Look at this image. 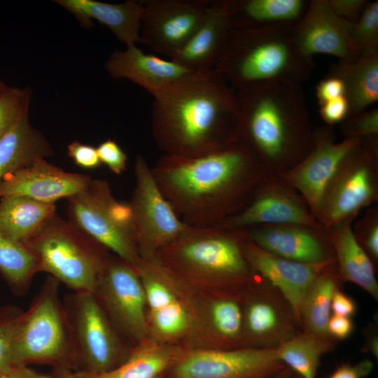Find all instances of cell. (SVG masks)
<instances>
[{"instance_id": "obj_26", "label": "cell", "mask_w": 378, "mask_h": 378, "mask_svg": "<svg viewBox=\"0 0 378 378\" xmlns=\"http://www.w3.org/2000/svg\"><path fill=\"white\" fill-rule=\"evenodd\" d=\"M232 29H256L295 24L303 16L309 1L221 0Z\"/></svg>"}, {"instance_id": "obj_8", "label": "cell", "mask_w": 378, "mask_h": 378, "mask_svg": "<svg viewBox=\"0 0 378 378\" xmlns=\"http://www.w3.org/2000/svg\"><path fill=\"white\" fill-rule=\"evenodd\" d=\"M378 201V136L361 139L343 159L321 197L315 218L330 228L354 221Z\"/></svg>"}, {"instance_id": "obj_19", "label": "cell", "mask_w": 378, "mask_h": 378, "mask_svg": "<svg viewBox=\"0 0 378 378\" xmlns=\"http://www.w3.org/2000/svg\"><path fill=\"white\" fill-rule=\"evenodd\" d=\"M136 267L144 286L153 333L164 340L183 335L189 328L191 317L174 290L176 279L155 258H141Z\"/></svg>"}, {"instance_id": "obj_39", "label": "cell", "mask_w": 378, "mask_h": 378, "mask_svg": "<svg viewBox=\"0 0 378 378\" xmlns=\"http://www.w3.org/2000/svg\"><path fill=\"white\" fill-rule=\"evenodd\" d=\"M352 231L358 244L373 263L378 262V206L368 209L353 226Z\"/></svg>"}, {"instance_id": "obj_36", "label": "cell", "mask_w": 378, "mask_h": 378, "mask_svg": "<svg viewBox=\"0 0 378 378\" xmlns=\"http://www.w3.org/2000/svg\"><path fill=\"white\" fill-rule=\"evenodd\" d=\"M30 102L28 88L7 86L0 92V139L29 113Z\"/></svg>"}, {"instance_id": "obj_28", "label": "cell", "mask_w": 378, "mask_h": 378, "mask_svg": "<svg viewBox=\"0 0 378 378\" xmlns=\"http://www.w3.org/2000/svg\"><path fill=\"white\" fill-rule=\"evenodd\" d=\"M327 76L342 81L349 117L367 110L378 100V52L351 60H337L330 65Z\"/></svg>"}, {"instance_id": "obj_40", "label": "cell", "mask_w": 378, "mask_h": 378, "mask_svg": "<svg viewBox=\"0 0 378 378\" xmlns=\"http://www.w3.org/2000/svg\"><path fill=\"white\" fill-rule=\"evenodd\" d=\"M344 139H363L378 136V108L367 109L340 123Z\"/></svg>"}, {"instance_id": "obj_24", "label": "cell", "mask_w": 378, "mask_h": 378, "mask_svg": "<svg viewBox=\"0 0 378 378\" xmlns=\"http://www.w3.org/2000/svg\"><path fill=\"white\" fill-rule=\"evenodd\" d=\"M232 29L221 0H211L201 25L170 59L192 72L214 69L225 50Z\"/></svg>"}, {"instance_id": "obj_35", "label": "cell", "mask_w": 378, "mask_h": 378, "mask_svg": "<svg viewBox=\"0 0 378 378\" xmlns=\"http://www.w3.org/2000/svg\"><path fill=\"white\" fill-rule=\"evenodd\" d=\"M208 321L215 337L226 345L243 342V309L232 297H220L208 307Z\"/></svg>"}, {"instance_id": "obj_31", "label": "cell", "mask_w": 378, "mask_h": 378, "mask_svg": "<svg viewBox=\"0 0 378 378\" xmlns=\"http://www.w3.org/2000/svg\"><path fill=\"white\" fill-rule=\"evenodd\" d=\"M340 280L334 261L327 265L312 283L302 299L300 310L302 331L330 337L327 326L331 316L332 298Z\"/></svg>"}, {"instance_id": "obj_22", "label": "cell", "mask_w": 378, "mask_h": 378, "mask_svg": "<svg viewBox=\"0 0 378 378\" xmlns=\"http://www.w3.org/2000/svg\"><path fill=\"white\" fill-rule=\"evenodd\" d=\"M90 179L88 175L67 172L46 159H39L6 176L0 185V198L24 196L55 204L81 191Z\"/></svg>"}, {"instance_id": "obj_2", "label": "cell", "mask_w": 378, "mask_h": 378, "mask_svg": "<svg viewBox=\"0 0 378 378\" xmlns=\"http://www.w3.org/2000/svg\"><path fill=\"white\" fill-rule=\"evenodd\" d=\"M153 97L151 133L163 154L197 157L240 140L236 89L215 69L190 72Z\"/></svg>"}, {"instance_id": "obj_23", "label": "cell", "mask_w": 378, "mask_h": 378, "mask_svg": "<svg viewBox=\"0 0 378 378\" xmlns=\"http://www.w3.org/2000/svg\"><path fill=\"white\" fill-rule=\"evenodd\" d=\"M104 68L111 78L127 79L147 90L152 96L192 72L170 59H164L145 53L136 45L111 53Z\"/></svg>"}, {"instance_id": "obj_52", "label": "cell", "mask_w": 378, "mask_h": 378, "mask_svg": "<svg viewBox=\"0 0 378 378\" xmlns=\"http://www.w3.org/2000/svg\"><path fill=\"white\" fill-rule=\"evenodd\" d=\"M33 378H57L54 374H49L36 372L34 374Z\"/></svg>"}, {"instance_id": "obj_42", "label": "cell", "mask_w": 378, "mask_h": 378, "mask_svg": "<svg viewBox=\"0 0 378 378\" xmlns=\"http://www.w3.org/2000/svg\"><path fill=\"white\" fill-rule=\"evenodd\" d=\"M67 153L74 162L83 169H94L102 164L97 148L78 141H74L67 146Z\"/></svg>"}, {"instance_id": "obj_11", "label": "cell", "mask_w": 378, "mask_h": 378, "mask_svg": "<svg viewBox=\"0 0 378 378\" xmlns=\"http://www.w3.org/2000/svg\"><path fill=\"white\" fill-rule=\"evenodd\" d=\"M135 186L128 204L139 256L155 258L157 253L187 233L193 226L178 216L158 188L146 158L134 163Z\"/></svg>"}, {"instance_id": "obj_25", "label": "cell", "mask_w": 378, "mask_h": 378, "mask_svg": "<svg viewBox=\"0 0 378 378\" xmlns=\"http://www.w3.org/2000/svg\"><path fill=\"white\" fill-rule=\"evenodd\" d=\"M54 2L89 28L93 20L106 26L117 39L127 46L139 42L143 1L127 0L120 4H109L96 0H55Z\"/></svg>"}, {"instance_id": "obj_5", "label": "cell", "mask_w": 378, "mask_h": 378, "mask_svg": "<svg viewBox=\"0 0 378 378\" xmlns=\"http://www.w3.org/2000/svg\"><path fill=\"white\" fill-rule=\"evenodd\" d=\"M244 229L192 227L160 249L155 258L173 276L232 286L254 275L242 250Z\"/></svg>"}, {"instance_id": "obj_32", "label": "cell", "mask_w": 378, "mask_h": 378, "mask_svg": "<svg viewBox=\"0 0 378 378\" xmlns=\"http://www.w3.org/2000/svg\"><path fill=\"white\" fill-rule=\"evenodd\" d=\"M178 356L174 347L142 342L121 365L111 371L103 374L76 372L83 378H159Z\"/></svg>"}, {"instance_id": "obj_27", "label": "cell", "mask_w": 378, "mask_h": 378, "mask_svg": "<svg viewBox=\"0 0 378 378\" xmlns=\"http://www.w3.org/2000/svg\"><path fill=\"white\" fill-rule=\"evenodd\" d=\"M352 224L347 220L329 228L337 274L341 280L355 284L377 300L375 265L356 240Z\"/></svg>"}, {"instance_id": "obj_6", "label": "cell", "mask_w": 378, "mask_h": 378, "mask_svg": "<svg viewBox=\"0 0 378 378\" xmlns=\"http://www.w3.org/2000/svg\"><path fill=\"white\" fill-rule=\"evenodd\" d=\"M59 286V282L48 275L23 311L13 344L16 365L36 363L76 369L71 328Z\"/></svg>"}, {"instance_id": "obj_51", "label": "cell", "mask_w": 378, "mask_h": 378, "mask_svg": "<svg viewBox=\"0 0 378 378\" xmlns=\"http://www.w3.org/2000/svg\"><path fill=\"white\" fill-rule=\"evenodd\" d=\"M293 371L286 367L270 378H292Z\"/></svg>"}, {"instance_id": "obj_12", "label": "cell", "mask_w": 378, "mask_h": 378, "mask_svg": "<svg viewBox=\"0 0 378 378\" xmlns=\"http://www.w3.org/2000/svg\"><path fill=\"white\" fill-rule=\"evenodd\" d=\"M119 333L141 343L148 330L144 286L135 265L108 256L93 292Z\"/></svg>"}, {"instance_id": "obj_1", "label": "cell", "mask_w": 378, "mask_h": 378, "mask_svg": "<svg viewBox=\"0 0 378 378\" xmlns=\"http://www.w3.org/2000/svg\"><path fill=\"white\" fill-rule=\"evenodd\" d=\"M151 172L178 216L193 227L217 225L235 215L272 174L241 139L197 157L162 154Z\"/></svg>"}, {"instance_id": "obj_37", "label": "cell", "mask_w": 378, "mask_h": 378, "mask_svg": "<svg viewBox=\"0 0 378 378\" xmlns=\"http://www.w3.org/2000/svg\"><path fill=\"white\" fill-rule=\"evenodd\" d=\"M23 310L13 304L0 307V376L17 366L13 356L15 332Z\"/></svg>"}, {"instance_id": "obj_33", "label": "cell", "mask_w": 378, "mask_h": 378, "mask_svg": "<svg viewBox=\"0 0 378 378\" xmlns=\"http://www.w3.org/2000/svg\"><path fill=\"white\" fill-rule=\"evenodd\" d=\"M334 346L332 338L302 331L276 347L278 359L301 378H316L321 358Z\"/></svg>"}, {"instance_id": "obj_38", "label": "cell", "mask_w": 378, "mask_h": 378, "mask_svg": "<svg viewBox=\"0 0 378 378\" xmlns=\"http://www.w3.org/2000/svg\"><path fill=\"white\" fill-rule=\"evenodd\" d=\"M353 42L358 56L378 52V1H369L354 24Z\"/></svg>"}, {"instance_id": "obj_21", "label": "cell", "mask_w": 378, "mask_h": 378, "mask_svg": "<svg viewBox=\"0 0 378 378\" xmlns=\"http://www.w3.org/2000/svg\"><path fill=\"white\" fill-rule=\"evenodd\" d=\"M242 250L253 272L281 293L300 325V310L307 289L320 272L335 260L317 264L293 261L260 248L247 237L242 242Z\"/></svg>"}, {"instance_id": "obj_9", "label": "cell", "mask_w": 378, "mask_h": 378, "mask_svg": "<svg viewBox=\"0 0 378 378\" xmlns=\"http://www.w3.org/2000/svg\"><path fill=\"white\" fill-rule=\"evenodd\" d=\"M69 220L115 255L134 265L139 254L130 208L118 201L108 182L92 179L67 198Z\"/></svg>"}, {"instance_id": "obj_55", "label": "cell", "mask_w": 378, "mask_h": 378, "mask_svg": "<svg viewBox=\"0 0 378 378\" xmlns=\"http://www.w3.org/2000/svg\"><path fill=\"white\" fill-rule=\"evenodd\" d=\"M159 378H161V377H159Z\"/></svg>"}, {"instance_id": "obj_48", "label": "cell", "mask_w": 378, "mask_h": 378, "mask_svg": "<svg viewBox=\"0 0 378 378\" xmlns=\"http://www.w3.org/2000/svg\"><path fill=\"white\" fill-rule=\"evenodd\" d=\"M357 305L349 295L338 287L334 292L331 301L332 314L351 317L356 312Z\"/></svg>"}, {"instance_id": "obj_29", "label": "cell", "mask_w": 378, "mask_h": 378, "mask_svg": "<svg viewBox=\"0 0 378 378\" xmlns=\"http://www.w3.org/2000/svg\"><path fill=\"white\" fill-rule=\"evenodd\" d=\"M52 155L50 142L31 126L27 113L0 139V185L6 176Z\"/></svg>"}, {"instance_id": "obj_18", "label": "cell", "mask_w": 378, "mask_h": 378, "mask_svg": "<svg viewBox=\"0 0 378 378\" xmlns=\"http://www.w3.org/2000/svg\"><path fill=\"white\" fill-rule=\"evenodd\" d=\"M244 230L249 241L288 260L307 264L335 260L330 229L321 225H267Z\"/></svg>"}, {"instance_id": "obj_7", "label": "cell", "mask_w": 378, "mask_h": 378, "mask_svg": "<svg viewBox=\"0 0 378 378\" xmlns=\"http://www.w3.org/2000/svg\"><path fill=\"white\" fill-rule=\"evenodd\" d=\"M24 244L36 257L40 272L48 273L74 292H94L109 256L108 248L57 213Z\"/></svg>"}, {"instance_id": "obj_50", "label": "cell", "mask_w": 378, "mask_h": 378, "mask_svg": "<svg viewBox=\"0 0 378 378\" xmlns=\"http://www.w3.org/2000/svg\"><path fill=\"white\" fill-rule=\"evenodd\" d=\"M53 374L57 378H83L77 372L65 367L54 368Z\"/></svg>"}, {"instance_id": "obj_34", "label": "cell", "mask_w": 378, "mask_h": 378, "mask_svg": "<svg viewBox=\"0 0 378 378\" xmlns=\"http://www.w3.org/2000/svg\"><path fill=\"white\" fill-rule=\"evenodd\" d=\"M38 272V260L31 249L0 232V274L11 293L18 297L24 296Z\"/></svg>"}, {"instance_id": "obj_20", "label": "cell", "mask_w": 378, "mask_h": 378, "mask_svg": "<svg viewBox=\"0 0 378 378\" xmlns=\"http://www.w3.org/2000/svg\"><path fill=\"white\" fill-rule=\"evenodd\" d=\"M353 27L335 14L326 0H313L293 25V33L299 48L307 56L328 54L347 61L358 57L353 42Z\"/></svg>"}, {"instance_id": "obj_44", "label": "cell", "mask_w": 378, "mask_h": 378, "mask_svg": "<svg viewBox=\"0 0 378 378\" xmlns=\"http://www.w3.org/2000/svg\"><path fill=\"white\" fill-rule=\"evenodd\" d=\"M332 10L340 18L355 24L366 7L368 0H326Z\"/></svg>"}, {"instance_id": "obj_47", "label": "cell", "mask_w": 378, "mask_h": 378, "mask_svg": "<svg viewBox=\"0 0 378 378\" xmlns=\"http://www.w3.org/2000/svg\"><path fill=\"white\" fill-rule=\"evenodd\" d=\"M354 324L351 317L332 314L328 320L327 330L332 339L344 340L354 331Z\"/></svg>"}, {"instance_id": "obj_49", "label": "cell", "mask_w": 378, "mask_h": 378, "mask_svg": "<svg viewBox=\"0 0 378 378\" xmlns=\"http://www.w3.org/2000/svg\"><path fill=\"white\" fill-rule=\"evenodd\" d=\"M35 370L28 365H17L0 378H33Z\"/></svg>"}, {"instance_id": "obj_14", "label": "cell", "mask_w": 378, "mask_h": 378, "mask_svg": "<svg viewBox=\"0 0 378 378\" xmlns=\"http://www.w3.org/2000/svg\"><path fill=\"white\" fill-rule=\"evenodd\" d=\"M142 1L139 43L171 59L201 25L211 0Z\"/></svg>"}, {"instance_id": "obj_16", "label": "cell", "mask_w": 378, "mask_h": 378, "mask_svg": "<svg viewBox=\"0 0 378 378\" xmlns=\"http://www.w3.org/2000/svg\"><path fill=\"white\" fill-rule=\"evenodd\" d=\"M332 126L314 128V146L295 166L279 176L295 188L315 216L321 197L340 163L361 139L337 142ZM315 218V217H314Z\"/></svg>"}, {"instance_id": "obj_53", "label": "cell", "mask_w": 378, "mask_h": 378, "mask_svg": "<svg viewBox=\"0 0 378 378\" xmlns=\"http://www.w3.org/2000/svg\"><path fill=\"white\" fill-rule=\"evenodd\" d=\"M7 85L0 79V92H2Z\"/></svg>"}, {"instance_id": "obj_43", "label": "cell", "mask_w": 378, "mask_h": 378, "mask_svg": "<svg viewBox=\"0 0 378 378\" xmlns=\"http://www.w3.org/2000/svg\"><path fill=\"white\" fill-rule=\"evenodd\" d=\"M319 114L327 125L332 126L344 120L349 115V104L344 96L319 105Z\"/></svg>"}, {"instance_id": "obj_46", "label": "cell", "mask_w": 378, "mask_h": 378, "mask_svg": "<svg viewBox=\"0 0 378 378\" xmlns=\"http://www.w3.org/2000/svg\"><path fill=\"white\" fill-rule=\"evenodd\" d=\"M373 368L370 360H363L356 364L344 363L335 369L328 378H364Z\"/></svg>"}, {"instance_id": "obj_3", "label": "cell", "mask_w": 378, "mask_h": 378, "mask_svg": "<svg viewBox=\"0 0 378 378\" xmlns=\"http://www.w3.org/2000/svg\"><path fill=\"white\" fill-rule=\"evenodd\" d=\"M240 139L274 174L300 162L314 142L301 85L256 83L236 89Z\"/></svg>"}, {"instance_id": "obj_17", "label": "cell", "mask_w": 378, "mask_h": 378, "mask_svg": "<svg viewBox=\"0 0 378 378\" xmlns=\"http://www.w3.org/2000/svg\"><path fill=\"white\" fill-rule=\"evenodd\" d=\"M281 224H321L302 196L279 175L272 174L239 212L219 225L231 229Z\"/></svg>"}, {"instance_id": "obj_10", "label": "cell", "mask_w": 378, "mask_h": 378, "mask_svg": "<svg viewBox=\"0 0 378 378\" xmlns=\"http://www.w3.org/2000/svg\"><path fill=\"white\" fill-rule=\"evenodd\" d=\"M63 304L70 325L77 371L103 374L121 365L130 352L93 292L66 294Z\"/></svg>"}, {"instance_id": "obj_45", "label": "cell", "mask_w": 378, "mask_h": 378, "mask_svg": "<svg viewBox=\"0 0 378 378\" xmlns=\"http://www.w3.org/2000/svg\"><path fill=\"white\" fill-rule=\"evenodd\" d=\"M316 96L318 105L344 96V84L340 78L326 75L317 84L316 87Z\"/></svg>"}, {"instance_id": "obj_13", "label": "cell", "mask_w": 378, "mask_h": 378, "mask_svg": "<svg viewBox=\"0 0 378 378\" xmlns=\"http://www.w3.org/2000/svg\"><path fill=\"white\" fill-rule=\"evenodd\" d=\"M173 378H270L286 366L275 348L195 349L179 355Z\"/></svg>"}, {"instance_id": "obj_4", "label": "cell", "mask_w": 378, "mask_h": 378, "mask_svg": "<svg viewBox=\"0 0 378 378\" xmlns=\"http://www.w3.org/2000/svg\"><path fill=\"white\" fill-rule=\"evenodd\" d=\"M293 25L232 29L215 69L235 89L256 83L301 85L316 63L299 48Z\"/></svg>"}, {"instance_id": "obj_15", "label": "cell", "mask_w": 378, "mask_h": 378, "mask_svg": "<svg viewBox=\"0 0 378 378\" xmlns=\"http://www.w3.org/2000/svg\"><path fill=\"white\" fill-rule=\"evenodd\" d=\"M255 279L258 290L242 307L243 342L249 348H276L300 332L301 326L281 293L260 275L255 274Z\"/></svg>"}, {"instance_id": "obj_30", "label": "cell", "mask_w": 378, "mask_h": 378, "mask_svg": "<svg viewBox=\"0 0 378 378\" xmlns=\"http://www.w3.org/2000/svg\"><path fill=\"white\" fill-rule=\"evenodd\" d=\"M55 204L24 196L0 198V232L9 239L26 243L38 234L56 214Z\"/></svg>"}, {"instance_id": "obj_54", "label": "cell", "mask_w": 378, "mask_h": 378, "mask_svg": "<svg viewBox=\"0 0 378 378\" xmlns=\"http://www.w3.org/2000/svg\"><path fill=\"white\" fill-rule=\"evenodd\" d=\"M293 378H301L300 377H299L298 375H296L295 377H294Z\"/></svg>"}, {"instance_id": "obj_41", "label": "cell", "mask_w": 378, "mask_h": 378, "mask_svg": "<svg viewBox=\"0 0 378 378\" xmlns=\"http://www.w3.org/2000/svg\"><path fill=\"white\" fill-rule=\"evenodd\" d=\"M96 148L101 162L113 173L121 174L126 169L127 155L116 141L106 139Z\"/></svg>"}]
</instances>
